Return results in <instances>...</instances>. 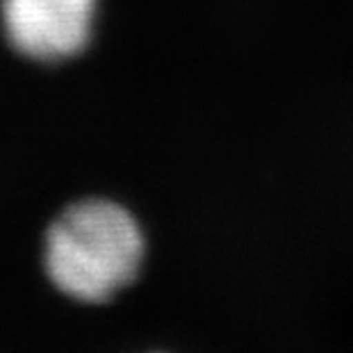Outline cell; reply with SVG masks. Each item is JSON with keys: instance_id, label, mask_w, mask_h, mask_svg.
I'll use <instances>...</instances> for the list:
<instances>
[{"instance_id": "6da1fadb", "label": "cell", "mask_w": 353, "mask_h": 353, "mask_svg": "<svg viewBox=\"0 0 353 353\" xmlns=\"http://www.w3.org/2000/svg\"><path fill=\"white\" fill-rule=\"evenodd\" d=\"M141 255L137 221L110 201H80L46 232V272L78 301H105L125 288L139 272Z\"/></svg>"}, {"instance_id": "7a4b0ae2", "label": "cell", "mask_w": 353, "mask_h": 353, "mask_svg": "<svg viewBox=\"0 0 353 353\" xmlns=\"http://www.w3.org/2000/svg\"><path fill=\"white\" fill-rule=\"evenodd\" d=\"M96 0H0L10 46L34 62H64L87 48Z\"/></svg>"}]
</instances>
